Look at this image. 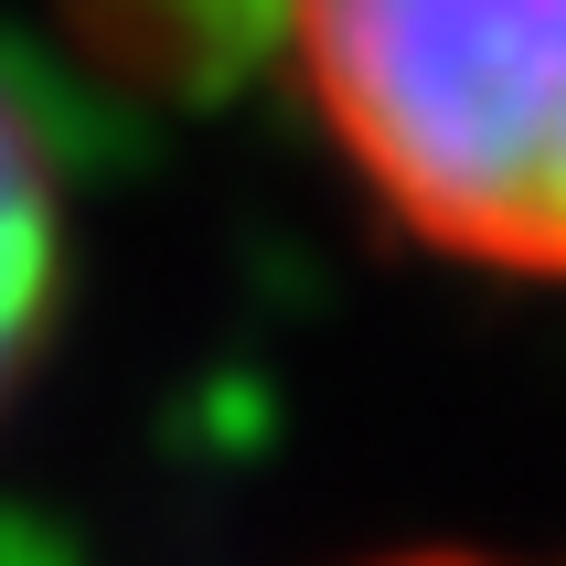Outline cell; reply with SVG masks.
<instances>
[{
	"label": "cell",
	"instance_id": "obj_1",
	"mask_svg": "<svg viewBox=\"0 0 566 566\" xmlns=\"http://www.w3.org/2000/svg\"><path fill=\"white\" fill-rule=\"evenodd\" d=\"M289 54L407 235L566 279V0H289Z\"/></svg>",
	"mask_w": 566,
	"mask_h": 566
},
{
	"label": "cell",
	"instance_id": "obj_2",
	"mask_svg": "<svg viewBox=\"0 0 566 566\" xmlns=\"http://www.w3.org/2000/svg\"><path fill=\"white\" fill-rule=\"evenodd\" d=\"M54 289H64V182L43 150V118L0 75V407L54 321Z\"/></svg>",
	"mask_w": 566,
	"mask_h": 566
},
{
	"label": "cell",
	"instance_id": "obj_3",
	"mask_svg": "<svg viewBox=\"0 0 566 566\" xmlns=\"http://www.w3.org/2000/svg\"><path fill=\"white\" fill-rule=\"evenodd\" d=\"M364 566H566V556H481V545H396V556H364Z\"/></svg>",
	"mask_w": 566,
	"mask_h": 566
}]
</instances>
